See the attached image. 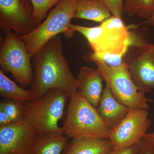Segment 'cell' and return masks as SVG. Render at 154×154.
<instances>
[{
	"instance_id": "obj_1",
	"label": "cell",
	"mask_w": 154,
	"mask_h": 154,
	"mask_svg": "<svg viewBox=\"0 0 154 154\" xmlns=\"http://www.w3.org/2000/svg\"><path fill=\"white\" fill-rule=\"evenodd\" d=\"M33 57V79L30 89L32 99L54 88L62 90L70 97L75 94L79 82L64 55L60 36L49 40Z\"/></svg>"
},
{
	"instance_id": "obj_2",
	"label": "cell",
	"mask_w": 154,
	"mask_h": 154,
	"mask_svg": "<svg viewBox=\"0 0 154 154\" xmlns=\"http://www.w3.org/2000/svg\"><path fill=\"white\" fill-rule=\"evenodd\" d=\"M71 28L87 38L96 53L126 55L130 48L137 45L143 38L130 30V26H126L122 18L113 15L97 26L72 24Z\"/></svg>"
},
{
	"instance_id": "obj_3",
	"label": "cell",
	"mask_w": 154,
	"mask_h": 154,
	"mask_svg": "<svg viewBox=\"0 0 154 154\" xmlns=\"http://www.w3.org/2000/svg\"><path fill=\"white\" fill-rule=\"evenodd\" d=\"M70 96L60 89H51L38 99L22 103L24 120L38 133L63 132L58 125Z\"/></svg>"
},
{
	"instance_id": "obj_4",
	"label": "cell",
	"mask_w": 154,
	"mask_h": 154,
	"mask_svg": "<svg viewBox=\"0 0 154 154\" xmlns=\"http://www.w3.org/2000/svg\"><path fill=\"white\" fill-rule=\"evenodd\" d=\"M78 0H61L46 19L30 33L19 36L25 42L31 57L54 37L63 34L65 38H71L75 32L71 28Z\"/></svg>"
},
{
	"instance_id": "obj_5",
	"label": "cell",
	"mask_w": 154,
	"mask_h": 154,
	"mask_svg": "<svg viewBox=\"0 0 154 154\" xmlns=\"http://www.w3.org/2000/svg\"><path fill=\"white\" fill-rule=\"evenodd\" d=\"M68 137L109 139L111 130L106 127L97 109L78 91L71 96L66 117L61 128Z\"/></svg>"
},
{
	"instance_id": "obj_6",
	"label": "cell",
	"mask_w": 154,
	"mask_h": 154,
	"mask_svg": "<svg viewBox=\"0 0 154 154\" xmlns=\"http://www.w3.org/2000/svg\"><path fill=\"white\" fill-rule=\"evenodd\" d=\"M94 63L117 101L129 109L148 110L150 99L135 84L126 64L115 67L98 61Z\"/></svg>"
},
{
	"instance_id": "obj_7",
	"label": "cell",
	"mask_w": 154,
	"mask_h": 154,
	"mask_svg": "<svg viewBox=\"0 0 154 154\" xmlns=\"http://www.w3.org/2000/svg\"><path fill=\"white\" fill-rule=\"evenodd\" d=\"M5 34L0 50L2 70L10 72L21 87H31L33 79L31 57L25 42L14 32Z\"/></svg>"
},
{
	"instance_id": "obj_8",
	"label": "cell",
	"mask_w": 154,
	"mask_h": 154,
	"mask_svg": "<svg viewBox=\"0 0 154 154\" xmlns=\"http://www.w3.org/2000/svg\"><path fill=\"white\" fill-rule=\"evenodd\" d=\"M30 0H0V27L5 34L13 31L19 36L37 27Z\"/></svg>"
},
{
	"instance_id": "obj_9",
	"label": "cell",
	"mask_w": 154,
	"mask_h": 154,
	"mask_svg": "<svg viewBox=\"0 0 154 154\" xmlns=\"http://www.w3.org/2000/svg\"><path fill=\"white\" fill-rule=\"evenodd\" d=\"M145 109H129L125 117L111 130L109 139L116 148L138 143L150 127L152 121Z\"/></svg>"
},
{
	"instance_id": "obj_10",
	"label": "cell",
	"mask_w": 154,
	"mask_h": 154,
	"mask_svg": "<svg viewBox=\"0 0 154 154\" xmlns=\"http://www.w3.org/2000/svg\"><path fill=\"white\" fill-rule=\"evenodd\" d=\"M38 132L25 120L0 126V154H35Z\"/></svg>"
},
{
	"instance_id": "obj_11",
	"label": "cell",
	"mask_w": 154,
	"mask_h": 154,
	"mask_svg": "<svg viewBox=\"0 0 154 154\" xmlns=\"http://www.w3.org/2000/svg\"><path fill=\"white\" fill-rule=\"evenodd\" d=\"M134 48L126 59V63L133 80L140 91L149 92L154 89V44L144 38Z\"/></svg>"
},
{
	"instance_id": "obj_12",
	"label": "cell",
	"mask_w": 154,
	"mask_h": 154,
	"mask_svg": "<svg viewBox=\"0 0 154 154\" xmlns=\"http://www.w3.org/2000/svg\"><path fill=\"white\" fill-rule=\"evenodd\" d=\"M80 94L97 108L102 92L104 79L98 69L84 66L80 69L77 78Z\"/></svg>"
},
{
	"instance_id": "obj_13",
	"label": "cell",
	"mask_w": 154,
	"mask_h": 154,
	"mask_svg": "<svg viewBox=\"0 0 154 154\" xmlns=\"http://www.w3.org/2000/svg\"><path fill=\"white\" fill-rule=\"evenodd\" d=\"M96 109L105 125L110 130L118 125L129 110L128 107L116 99L107 84Z\"/></svg>"
},
{
	"instance_id": "obj_14",
	"label": "cell",
	"mask_w": 154,
	"mask_h": 154,
	"mask_svg": "<svg viewBox=\"0 0 154 154\" xmlns=\"http://www.w3.org/2000/svg\"><path fill=\"white\" fill-rule=\"evenodd\" d=\"M115 149L109 139L77 137L72 139L62 154H113Z\"/></svg>"
},
{
	"instance_id": "obj_15",
	"label": "cell",
	"mask_w": 154,
	"mask_h": 154,
	"mask_svg": "<svg viewBox=\"0 0 154 154\" xmlns=\"http://www.w3.org/2000/svg\"><path fill=\"white\" fill-rule=\"evenodd\" d=\"M69 137L63 132L38 133L34 148L35 154H62Z\"/></svg>"
},
{
	"instance_id": "obj_16",
	"label": "cell",
	"mask_w": 154,
	"mask_h": 154,
	"mask_svg": "<svg viewBox=\"0 0 154 154\" xmlns=\"http://www.w3.org/2000/svg\"><path fill=\"white\" fill-rule=\"evenodd\" d=\"M112 15L101 0H78L74 19H85L101 23Z\"/></svg>"
},
{
	"instance_id": "obj_17",
	"label": "cell",
	"mask_w": 154,
	"mask_h": 154,
	"mask_svg": "<svg viewBox=\"0 0 154 154\" xmlns=\"http://www.w3.org/2000/svg\"><path fill=\"white\" fill-rule=\"evenodd\" d=\"M0 94L2 97L23 103L32 100L30 90H25L10 79L0 70Z\"/></svg>"
},
{
	"instance_id": "obj_18",
	"label": "cell",
	"mask_w": 154,
	"mask_h": 154,
	"mask_svg": "<svg viewBox=\"0 0 154 154\" xmlns=\"http://www.w3.org/2000/svg\"><path fill=\"white\" fill-rule=\"evenodd\" d=\"M123 10L129 17L136 14L147 20L154 14V0H125Z\"/></svg>"
},
{
	"instance_id": "obj_19",
	"label": "cell",
	"mask_w": 154,
	"mask_h": 154,
	"mask_svg": "<svg viewBox=\"0 0 154 154\" xmlns=\"http://www.w3.org/2000/svg\"><path fill=\"white\" fill-rule=\"evenodd\" d=\"M125 56L109 53H96L88 52L84 55V60L88 63L96 61L102 62L106 65L111 67H119L126 63Z\"/></svg>"
},
{
	"instance_id": "obj_20",
	"label": "cell",
	"mask_w": 154,
	"mask_h": 154,
	"mask_svg": "<svg viewBox=\"0 0 154 154\" xmlns=\"http://www.w3.org/2000/svg\"><path fill=\"white\" fill-rule=\"evenodd\" d=\"M33 5V18L36 26L41 24L48 11L61 0H30Z\"/></svg>"
},
{
	"instance_id": "obj_21",
	"label": "cell",
	"mask_w": 154,
	"mask_h": 154,
	"mask_svg": "<svg viewBox=\"0 0 154 154\" xmlns=\"http://www.w3.org/2000/svg\"><path fill=\"white\" fill-rule=\"evenodd\" d=\"M22 103L8 99L0 103V110L5 112L14 122L24 120L22 110Z\"/></svg>"
},
{
	"instance_id": "obj_22",
	"label": "cell",
	"mask_w": 154,
	"mask_h": 154,
	"mask_svg": "<svg viewBox=\"0 0 154 154\" xmlns=\"http://www.w3.org/2000/svg\"><path fill=\"white\" fill-rule=\"evenodd\" d=\"M102 2L115 17L122 18L123 6L125 0H101Z\"/></svg>"
},
{
	"instance_id": "obj_23",
	"label": "cell",
	"mask_w": 154,
	"mask_h": 154,
	"mask_svg": "<svg viewBox=\"0 0 154 154\" xmlns=\"http://www.w3.org/2000/svg\"><path fill=\"white\" fill-rule=\"evenodd\" d=\"M137 154H154V146L141 140L138 143Z\"/></svg>"
},
{
	"instance_id": "obj_24",
	"label": "cell",
	"mask_w": 154,
	"mask_h": 154,
	"mask_svg": "<svg viewBox=\"0 0 154 154\" xmlns=\"http://www.w3.org/2000/svg\"><path fill=\"white\" fill-rule=\"evenodd\" d=\"M138 147V143L121 148H116L113 154H137Z\"/></svg>"
},
{
	"instance_id": "obj_25",
	"label": "cell",
	"mask_w": 154,
	"mask_h": 154,
	"mask_svg": "<svg viewBox=\"0 0 154 154\" xmlns=\"http://www.w3.org/2000/svg\"><path fill=\"white\" fill-rule=\"evenodd\" d=\"M14 122L11 117L5 112L0 110V126L9 125Z\"/></svg>"
},
{
	"instance_id": "obj_26",
	"label": "cell",
	"mask_w": 154,
	"mask_h": 154,
	"mask_svg": "<svg viewBox=\"0 0 154 154\" xmlns=\"http://www.w3.org/2000/svg\"><path fill=\"white\" fill-rule=\"evenodd\" d=\"M142 140L154 146V132L146 134Z\"/></svg>"
},
{
	"instance_id": "obj_27",
	"label": "cell",
	"mask_w": 154,
	"mask_h": 154,
	"mask_svg": "<svg viewBox=\"0 0 154 154\" xmlns=\"http://www.w3.org/2000/svg\"><path fill=\"white\" fill-rule=\"evenodd\" d=\"M143 24H146V25H150V26H154V13L151 17H150L149 19H147L144 22H142L140 24H138L137 25H134V26L136 28L139 25H143Z\"/></svg>"
},
{
	"instance_id": "obj_28",
	"label": "cell",
	"mask_w": 154,
	"mask_h": 154,
	"mask_svg": "<svg viewBox=\"0 0 154 154\" xmlns=\"http://www.w3.org/2000/svg\"></svg>"
}]
</instances>
